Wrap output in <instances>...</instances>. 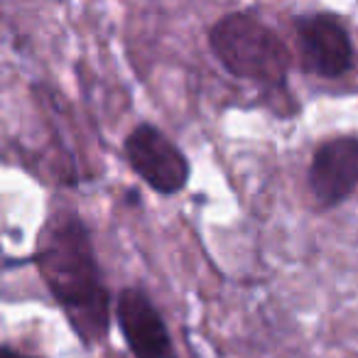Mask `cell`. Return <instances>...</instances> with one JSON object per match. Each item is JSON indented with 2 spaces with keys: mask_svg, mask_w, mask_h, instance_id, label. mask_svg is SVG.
Masks as SVG:
<instances>
[{
  "mask_svg": "<svg viewBox=\"0 0 358 358\" xmlns=\"http://www.w3.org/2000/svg\"><path fill=\"white\" fill-rule=\"evenodd\" d=\"M42 278L69 322L86 341H101L108 331V294L91 248L86 226L64 219L45 234L40 245Z\"/></svg>",
  "mask_w": 358,
  "mask_h": 358,
  "instance_id": "obj_1",
  "label": "cell"
},
{
  "mask_svg": "<svg viewBox=\"0 0 358 358\" xmlns=\"http://www.w3.org/2000/svg\"><path fill=\"white\" fill-rule=\"evenodd\" d=\"M118 322L135 358H177L162 314L140 289L128 287L120 292Z\"/></svg>",
  "mask_w": 358,
  "mask_h": 358,
  "instance_id": "obj_6",
  "label": "cell"
},
{
  "mask_svg": "<svg viewBox=\"0 0 358 358\" xmlns=\"http://www.w3.org/2000/svg\"><path fill=\"white\" fill-rule=\"evenodd\" d=\"M302 66L312 74L336 79L353 66V47L341 20L327 13L302 15L294 20Z\"/></svg>",
  "mask_w": 358,
  "mask_h": 358,
  "instance_id": "obj_4",
  "label": "cell"
},
{
  "mask_svg": "<svg viewBox=\"0 0 358 358\" xmlns=\"http://www.w3.org/2000/svg\"><path fill=\"white\" fill-rule=\"evenodd\" d=\"M130 167L159 194H174L189 179V162L182 150L152 125H138L125 140Z\"/></svg>",
  "mask_w": 358,
  "mask_h": 358,
  "instance_id": "obj_3",
  "label": "cell"
},
{
  "mask_svg": "<svg viewBox=\"0 0 358 358\" xmlns=\"http://www.w3.org/2000/svg\"><path fill=\"white\" fill-rule=\"evenodd\" d=\"M358 187V138H331L317 148L309 164V189L322 209L346 201Z\"/></svg>",
  "mask_w": 358,
  "mask_h": 358,
  "instance_id": "obj_5",
  "label": "cell"
},
{
  "mask_svg": "<svg viewBox=\"0 0 358 358\" xmlns=\"http://www.w3.org/2000/svg\"><path fill=\"white\" fill-rule=\"evenodd\" d=\"M209 45L234 76L280 89L289 69V52L265 22L248 13L221 17L209 32Z\"/></svg>",
  "mask_w": 358,
  "mask_h": 358,
  "instance_id": "obj_2",
  "label": "cell"
},
{
  "mask_svg": "<svg viewBox=\"0 0 358 358\" xmlns=\"http://www.w3.org/2000/svg\"><path fill=\"white\" fill-rule=\"evenodd\" d=\"M0 358H32V356H25V353H17L8 346H0Z\"/></svg>",
  "mask_w": 358,
  "mask_h": 358,
  "instance_id": "obj_7",
  "label": "cell"
}]
</instances>
